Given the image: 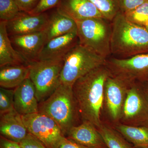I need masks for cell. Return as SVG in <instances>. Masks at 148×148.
<instances>
[{
  "label": "cell",
  "mask_w": 148,
  "mask_h": 148,
  "mask_svg": "<svg viewBox=\"0 0 148 148\" xmlns=\"http://www.w3.org/2000/svg\"><path fill=\"white\" fill-rule=\"evenodd\" d=\"M146 27L148 29V24L147 25V26H146Z\"/></svg>",
  "instance_id": "obj_35"
},
{
  "label": "cell",
  "mask_w": 148,
  "mask_h": 148,
  "mask_svg": "<svg viewBox=\"0 0 148 148\" xmlns=\"http://www.w3.org/2000/svg\"><path fill=\"white\" fill-rule=\"evenodd\" d=\"M19 144L23 148H47L39 140L29 133L27 137Z\"/></svg>",
  "instance_id": "obj_29"
},
{
  "label": "cell",
  "mask_w": 148,
  "mask_h": 148,
  "mask_svg": "<svg viewBox=\"0 0 148 148\" xmlns=\"http://www.w3.org/2000/svg\"><path fill=\"white\" fill-rule=\"evenodd\" d=\"M124 14L129 21L146 27L148 24V0L137 8Z\"/></svg>",
  "instance_id": "obj_24"
},
{
  "label": "cell",
  "mask_w": 148,
  "mask_h": 148,
  "mask_svg": "<svg viewBox=\"0 0 148 148\" xmlns=\"http://www.w3.org/2000/svg\"><path fill=\"white\" fill-rule=\"evenodd\" d=\"M9 38L14 49L20 53L29 65L30 63L38 61L43 48L47 42V38L44 31L10 36Z\"/></svg>",
  "instance_id": "obj_11"
},
{
  "label": "cell",
  "mask_w": 148,
  "mask_h": 148,
  "mask_svg": "<svg viewBox=\"0 0 148 148\" xmlns=\"http://www.w3.org/2000/svg\"><path fill=\"white\" fill-rule=\"evenodd\" d=\"M21 12L15 0H0V21H10Z\"/></svg>",
  "instance_id": "obj_25"
},
{
  "label": "cell",
  "mask_w": 148,
  "mask_h": 148,
  "mask_svg": "<svg viewBox=\"0 0 148 148\" xmlns=\"http://www.w3.org/2000/svg\"><path fill=\"white\" fill-rule=\"evenodd\" d=\"M120 123L130 126H148V90L146 84L130 85Z\"/></svg>",
  "instance_id": "obj_7"
},
{
  "label": "cell",
  "mask_w": 148,
  "mask_h": 148,
  "mask_svg": "<svg viewBox=\"0 0 148 148\" xmlns=\"http://www.w3.org/2000/svg\"><path fill=\"white\" fill-rule=\"evenodd\" d=\"M0 148H23L19 143L11 141L3 136L0 137Z\"/></svg>",
  "instance_id": "obj_32"
},
{
  "label": "cell",
  "mask_w": 148,
  "mask_h": 148,
  "mask_svg": "<svg viewBox=\"0 0 148 148\" xmlns=\"http://www.w3.org/2000/svg\"><path fill=\"white\" fill-rule=\"evenodd\" d=\"M97 129L107 148H133V146L114 127L102 123Z\"/></svg>",
  "instance_id": "obj_22"
},
{
  "label": "cell",
  "mask_w": 148,
  "mask_h": 148,
  "mask_svg": "<svg viewBox=\"0 0 148 148\" xmlns=\"http://www.w3.org/2000/svg\"><path fill=\"white\" fill-rule=\"evenodd\" d=\"M57 148H87L65 137Z\"/></svg>",
  "instance_id": "obj_31"
},
{
  "label": "cell",
  "mask_w": 148,
  "mask_h": 148,
  "mask_svg": "<svg viewBox=\"0 0 148 148\" xmlns=\"http://www.w3.org/2000/svg\"><path fill=\"white\" fill-rule=\"evenodd\" d=\"M57 8L75 21L103 17L89 0H61Z\"/></svg>",
  "instance_id": "obj_17"
},
{
  "label": "cell",
  "mask_w": 148,
  "mask_h": 148,
  "mask_svg": "<svg viewBox=\"0 0 148 148\" xmlns=\"http://www.w3.org/2000/svg\"><path fill=\"white\" fill-rule=\"evenodd\" d=\"M114 127L133 147L148 148V126H130L118 123Z\"/></svg>",
  "instance_id": "obj_21"
},
{
  "label": "cell",
  "mask_w": 148,
  "mask_h": 148,
  "mask_svg": "<svg viewBox=\"0 0 148 148\" xmlns=\"http://www.w3.org/2000/svg\"><path fill=\"white\" fill-rule=\"evenodd\" d=\"M40 0H15L20 10L29 12L36 6Z\"/></svg>",
  "instance_id": "obj_30"
},
{
  "label": "cell",
  "mask_w": 148,
  "mask_h": 148,
  "mask_svg": "<svg viewBox=\"0 0 148 148\" xmlns=\"http://www.w3.org/2000/svg\"><path fill=\"white\" fill-rule=\"evenodd\" d=\"M130 85L112 75L106 80L104 105L110 119L115 123L121 117Z\"/></svg>",
  "instance_id": "obj_10"
},
{
  "label": "cell",
  "mask_w": 148,
  "mask_h": 148,
  "mask_svg": "<svg viewBox=\"0 0 148 148\" xmlns=\"http://www.w3.org/2000/svg\"><path fill=\"white\" fill-rule=\"evenodd\" d=\"M78 43L77 32L51 39L48 41L43 48L38 61L64 58L68 52Z\"/></svg>",
  "instance_id": "obj_14"
},
{
  "label": "cell",
  "mask_w": 148,
  "mask_h": 148,
  "mask_svg": "<svg viewBox=\"0 0 148 148\" xmlns=\"http://www.w3.org/2000/svg\"><path fill=\"white\" fill-rule=\"evenodd\" d=\"M99 11L103 18L112 21L120 11L119 0H89Z\"/></svg>",
  "instance_id": "obj_23"
},
{
  "label": "cell",
  "mask_w": 148,
  "mask_h": 148,
  "mask_svg": "<svg viewBox=\"0 0 148 148\" xmlns=\"http://www.w3.org/2000/svg\"><path fill=\"white\" fill-rule=\"evenodd\" d=\"M29 65H8L0 67L1 87L13 89L29 77Z\"/></svg>",
  "instance_id": "obj_20"
},
{
  "label": "cell",
  "mask_w": 148,
  "mask_h": 148,
  "mask_svg": "<svg viewBox=\"0 0 148 148\" xmlns=\"http://www.w3.org/2000/svg\"><path fill=\"white\" fill-rule=\"evenodd\" d=\"M107 59L79 43L64 57L60 83L73 85L80 78L105 65Z\"/></svg>",
  "instance_id": "obj_4"
},
{
  "label": "cell",
  "mask_w": 148,
  "mask_h": 148,
  "mask_svg": "<svg viewBox=\"0 0 148 148\" xmlns=\"http://www.w3.org/2000/svg\"><path fill=\"white\" fill-rule=\"evenodd\" d=\"M64 59L38 61L29 64V78L34 85L39 103L47 99L61 84Z\"/></svg>",
  "instance_id": "obj_6"
},
{
  "label": "cell",
  "mask_w": 148,
  "mask_h": 148,
  "mask_svg": "<svg viewBox=\"0 0 148 148\" xmlns=\"http://www.w3.org/2000/svg\"><path fill=\"white\" fill-rule=\"evenodd\" d=\"M44 32L47 42L53 38L77 32L76 22L56 8L49 15L48 23Z\"/></svg>",
  "instance_id": "obj_18"
},
{
  "label": "cell",
  "mask_w": 148,
  "mask_h": 148,
  "mask_svg": "<svg viewBox=\"0 0 148 148\" xmlns=\"http://www.w3.org/2000/svg\"><path fill=\"white\" fill-rule=\"evenodd\" d=\"M6 22L0 21V67L8 65H29L12 46L7 31Z\"/></svg>",
  "instance_id": "obj_19"
},
{
  "label": "cell",
  "mask_w": 148,
  "mask_h": 148,
  "mask_svg": "<svg viewBox=\"0 0 148 148\" xmlns=\"http://www.w3.org/2000/svg\"><path fill=\"white\" fill-rule=\"evenodd\" d=\"M49 19L46 12L33 14L21 12L15 18L7 21L6 29L8 36L27 34L44 31Z\"/></svg>",
  "instance_id": "obj_12"
},
{
  "label": "cell",
  "mask_w": 148,
  "mask_h": 148,
  "mask_svg": "<svg viewBox=\"0 0 148 148\" xmlns=\"http://www.w3.org/2000/svg\"><path fill=\"white\" fill-rule=\"evenodd\" d=\"M38 110L52 119L66 137L70 129L76 125L79 115L73 86L61 84L47 99L39 103Z\"/></svg>",
  "instance_id": "obj_3"
},
{
  "label": "cell",
  "mask_w": 148,
  "mask_h": 148,
  "mask_svg": "<svg viewBox=\"0 0 148 148\" xmlns=\"http://www.w3.org/2000/svg\"><path fill=\"white\" fill-rule=\"evenodd\" d=\"M133 148H144V147H133Z\"/></svg>",
  "instance_id": "obj_34"
},
{
  "label": "cell",
  "mask_w": 148,
  "mask_h": 148,
  "mask_svg": "<svg viewBox=\"0 0 148 148\" xmlns=\"http://www.w3.org/2000/svg\"><path fill=\"white\" fill-rule=\"evenodd\" d=\"M146 85H147V88L148 90V82L146 84Z\"/></svg>",
  "instance_id": "obj_33"
},
{
  "label": "cell",
  "mask_w": 148,
  "mask_h": 148,
  "mask_svg": "<svg viewBox=\"0 0 148 148\" xmlns=\"http://www.w3.org/2000/svg\"><path fill=\"white\" fill-rule=\"evenodd\" d=\"M111 75L105 65L96 68L77 80L73 90L82 121L89 122L98 128L102 124L105 84Z\"/></svg>",
  "instance_id": "obj_1"
},
{
  "label": "cell",
  "mask_w": 148,
  "mask_h": 148,
  "mask_svg": "<svg viewBox=\"0 0 148 148\" xmlns=\"http://www.w3.org/2000/svg\"><path fill=\"white\" fill-rule=\"evenodd\" d=\"M28 132L47 148H57L65 136L55 121L38 112L21 116Z\"/></svg>",
  "instance_id": "obj_9"
},
{
  "label": "cell",
  "mask_w": 148,
  "mask_h": 148,
  "mask_svg": "<svg viewBox=\"0 0 148 148\" xmlns=\"http://www.w3.org/2000/svg\"><path fill=\"white\" fill-rule=\"evenodd\" d=\"M61 0H40L35 8L29 13L33 14H38L45 12L46 11L56 8Z\"/></svg>",
  "instance_id": "obj_27"
},
{
  "label": "cell",
  "mask_w": 148,
  "mask_h": 148,
  "mask_svg": "<svg viewBox=\"0 0 148 148\" xmlns=\"http://www.w3.org/2000/svg\"><path fill=\"white\" fill-rule=\"evenodd\" d=\"M66 137L87 148H107L97 127L89 122L73 126Z\"/></svg>",
  "instance_id": "obj_15"
},
{
  "label": "cell",
  "mask_w": 148,
  "mask_h": 148,
  "mask_svg": "<svg viewBox=\"0 0 148 148\" xmlns=\"http://www.w3.org/2000/svg\"><path fill=\"white\" fill-rule=\"evenodd\" d=\"M14 89L0 88V115L14 110Z\"/></svg>",
  "instance_id": "obj_26"
},
{
  "label": "cell",
  "mask_w": 148,
  "mask_h": 148,
  "mask_svg": "<svg viewBox=\"0 0 148 148\" xmlns=\"http://www.w3.org/2000/svg\"><path fill=\"white\" fill-rule=\"evenodd\" d=\"M147 0H119L120 11L123 13L137 8Z\"/></svg>",
  "instance_id": "obj_28"
},
{
  "label": "cell",
  "mask_w": 148,
  "mask_h": 148,
  "mask_svg": "<svg viewBox=\"0 0 148 148\" xmlns=\"http://www.w3.org/2000/svg\"><path fill=\"white\" fill-rule=\"evenodd\" d=\"M0 133L1 136L19 143L27 137L29 132L22 116L14 109L1 115Z\"/></svg>",
  "instance_id": "obj_16"
},
{
  "label": "cell",
  "mask_w": 148,
  "mask_h": 148,
  "mask_svg": "<svg viewBox=\"0 0 148 148\" xmlns=\"http://www.w3.org/2000/svg\"><path fill=\"white\" fill-rule=\"evenodd\" d=\"M79 43L103 57L111 55V21L103 17L75 21Z\"/></svg>",
  "instance_id": "obj_5"
},
{
  "label": "cell",
  "mask_w": 148,
  "mask_h": 148,
  "mask_svg": "<svg viewBox=\"0 0 148 148\" xmlns=\"http://www.w3.org/2000/svg\"><path fill=\"white\" fill-rule=\"evenodd\" d=\"M112 24L111 54L119 58L148 53V29L129 21L119 12Z\"/></svg>",
  "instance_id": "obj_2"
},
{
  "label": "cell",
  "mask_w": 148,
  "mask_h": 148,
  "mask_svg": "<svg viewBox=\"0 0 148 148\" xmlns=\"http://www.w3.org/2000/svg\"><path fill=\"white\" fill-rule=\"evenodd\" d=\"M106 66L111 75L129 85L148 82V53L125 58H107Z\"/></svg>",
  "instance_id": "obj_8"
},
{
  "label": "cell",
  "mask_w": 148,
  "mask_h": 148,
  "mask_svg": "<svg viewBox=\"0 0 148 148\" xmlns=\"http://www.w3.org/2000/svg\"><path fill=\"white\" fill-rule=\"evenodd\" d=\"M39 102L34 85L28 78L14 89V107L21 116L39 112Z\"/></svg>",
  "instance_id": "obj_13"
}]
</instances>
